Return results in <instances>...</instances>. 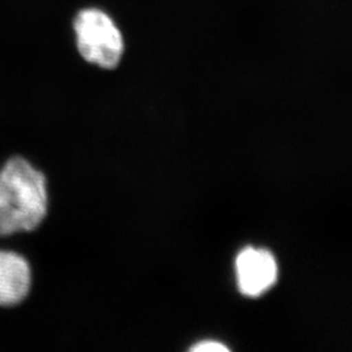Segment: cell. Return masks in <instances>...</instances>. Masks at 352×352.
<instances>
[{
  "instance_id": "1",
  "label": "cell",
  "mask_w": 352,
  "mask_h": 352,
  "mask_svg": "<svg viewBox=\"0 0 352 352\" xmlns=\"http://www.w3.org/2000/svg\"><path fill=\"white\" fill-rule=\"evenodd\" d=\"M49 213L47 179L23 157L0 168V236L30 232Z\"/></svg>"
},
{
  "instance_id": "2",
  "label": "cell",
  "mask_w": 352,
  "mask_h": 352,
  "mask_svg": "<svg viewBox=\"0 0 352 352\" xmlns=\"http://www.w3.org/2000/svg\"><path fill=\"white\" fill-rule=\"evenodd\" d=\"M76 47L80 56L102 69L116 68L124 55V37L113 17L103 10L89 7L74 19Z\"/></svg>"
},
{
  "instance_id": "3",
  "label": "cell",
  "mask_w": 352,
  "mask_h": 352,
  "mask_svg": "<svg viewBox=\"0 0 352 352\" xmlns=\"http://www.w3.org/2000/svg\"><path fill=\"white\" fill-rule=\"evenodd\" d=\"M235 270L240 292L245 296H260L277 282V261L270 252L261 248L247 247L240 252Z\"/></svg>"
},
{
  "instance_id": "4",
  "label": "cell",
  "mask_w": 352,
  "mask_h": 352,
  "mask_svg": "<svg viewBox=\"0 0 352 352\" xmlns=\"http://www.w3.org/2000/svg\"><path fill=\"white\" fill-rule=\"evenodd\" d=\"M32 287V267L17 252L0 250V307H16L25 300Z\"/></svg>"
},
{
  "instance_id": "5",
  "label": "cell",
  "mask_w": 352,
  "mask_h": 352,
  "mask_svg": "<svg viewBox=\"0 0 352 352\" xmlns=\"http://www.w3.org/2000/svg\"><path fill=\"white\" fill-rule=\"evenodd\" d=\"M189 352H231L225 344L215 340H204L195 344Z\"/></svg>"
}]
</instances>
